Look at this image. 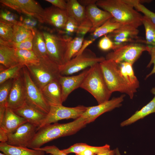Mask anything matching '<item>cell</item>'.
Listing matches in <instances>:
<instances>
[{
  "instance_id": "obj_20",
  "label": "cell",
  "mask_w": 155,
  "mask_h": 155,
  "mask_svg": "<svg viewBox=\"0 0 155 155\" xmlns=\"http://www.w3.org/2000/svg\"><path fill=\"white\" fill-rule=\"evenodd\" d=\"M44 98L51 106L62 105L61 88L59 79L52 81L41 89Z\"/></svg>"
},
{
  "instance_id": "obj_38",
  "label": "cell",
  "mask_w": 155,
  "mask_h": 155,
  "mask_svg": "<svg viewBox=\"0 0 155 155\" xmlns=\"http://www.w3.org/2000/svg\"><path fill=\"white\" fill-rule=\"evenodd\" d=\"M20 17L16 14L5 9L0 11V22L14 25L20 22Z\"/></svg>"
},
{
  "instance_id": "obj_7",
  "label": "cell",
  "mask_w": 155,
  "mask_h": 155,
  "mask_svg": "<svg viewBox=\"0 0 155 155\" xmlns=\"http://www.w3.org/2000/svg\"><path fill=\"white\" fill-rule=\"evenodd\" d=\"M145 39L130 42L124 45L106 55V59H111L117 63L127 62L133 65L143 52L147 51Z\"/></svg>"
},
{
  "instance_id": "obj_37",
  "label": "cell",
  "mask_w": 155,
  "mask_h": 155,
  "mask_svg": "<svg viewBox=\"0 0 155 155\" xmlns=\"http://www.w3.org/2000/svg\"><path fill=\"white\" fill-rule=\"evenodd\" d=\"M34 35L29 37L24 40L19 42L6 41L0 39V44L4 45L16 49L32 50Z\"/></svg>"
},
{
  "instance_id": "obj_18",
  "label": "cell",
  "mask_w": 155,
  "mask_h": 155,
  "mask_svg": "<svg viewBox=\"0 0 155 155\" xmlns=\"http://www.w3.org/2000/svg\"><path fill=\"white\" fill-rule=\"evenodd\" d=\"M13 111L27 122L37 127V129L41 127L47 115L26 102L21 107Z\"/></svg>"
},
{
  "instance_id": "obj_2",
  "label": "cell",
  "mask_w": 155,
  "mask_h": 155,
  "mask_svg": "<svg viewBox=\"0 0 155 155\" xmlns=\"http://www.w3.org/2000/svg\"><path fill=\"white\" fill-rule=\"evenodd\" d=\"M97 6L111 14L117 21L123 25L138 28L142 25L143 16L125 0H97Z\"/></svg>"
},
{
  "instance_id": "obj_17",
  "label": "cell",
  "mask_w": 155,
  "mask_h": 155,
  "mask_svg": "<svg viewBox=\"0 0 155 155\" xmlns=\"http://www.w3.org/2000/svg\"><path fill=\"white\" fill-rule=\"evenodd\" d=\"M68 17L66 10L53 6L44 9V23L55 28L59 32L63 29Z\"/></svg>"
},
{
  "instance_id": "obj_5",
  "label": "cell",
  "mask_w": 155,
  "mask_h": 155,
  "mask_svg": "<svg viewBox=\"0 0 155 155\" xmlns=\"http://www.w3.org/2000/svg\"><path fill=\"white\" fill-rule=\"evenodd\" d=\"M33 81L40 90L59 79L61 75L59 66L49 57L39 59L36 64L26 66Z\"/></svg>"
},
{
  "instance_id": "obj_40",
  "label": "cell",
  "mask_w": 155,
  "mask_h": 155,
  "mask_svg": "<svg viewBox=\"0 0 155 155\" xmlns=\"http://www.w3.org/2000/svg\"><path fill=\"white\" fill-rule=\"evenodd\" d=\"M13 25L0 22V39L12 41L13 37Z\"/></svg>"
},
{
  "instance_id": "obj_15",
  "label": "cell",
  "mask_w": 155,
  "mask_h": 155,
  "mask_svg": "<svg viewBox=\"0 0 155 155\" xmlns=\"http://www.w3.org/2000/svg\"><path fill=\"white\" fill-rule=\"evenodd\" d=\"M26 102V88L22 69L19 75L13 79L8 97L7 108L14 111L22 107Z\"/></svg>"
},
{
  "instance_id": "obj_54",
  "label": "cell",
  "mask_w": 155,
  "mask_h": 155,
  "mask_svg": "<svg viewBox=\"0 0 155 155\" xmlns=\"http://www.w3.org/2000/svg\"><path fill=\"white\" fill-rule=\"evenodd\" d=\"M49 155H53L51 154H49Z\"/></svg>"
},
{
  "instance_id": "obj_3",
  "label": "cell",
  "mask_w": 155,
  "mask_h": 155,
  "mask_svg": "<svg viewBox=\"0 0 155 155\" xmlns=\"http://www.w3.org/2000/svg\"><path fill=\"white\" fill-rule=\"evenodd\" d=\"M80 88L92 94L98 104L109 100L112 94L105 80L99 63L89 68Z\"/></svg>"
},
{
  "instance_id": "obj_47",
  "label": "cell",
  "mask_w": 155,
  "mask_h": 155,
  "mask_svg": "<svg viewBox=\"0 0 155 155\" xmlns=\"http://www.w3.org/2000/svg\"><path fill=\"white\" fill-rule=\"evenodd\" d=\"M94 41L90 38L89 39L84 40L81 49L77 54L76 56L81 54L85 49H87V47L92 43Z\"/></svg>"
},
{
  "instance_id": "obj_19",
  "label": "cell",
  "mask_w": 155,
  "mask_h": 155,
  "mask_svg": "<svg viewBox=\"0 0 155 155\" xmlns=\"http://www.w3.org/2000/svg\"><path fill=\"white\" fill-rule=\"evenodd\" d=\"M85 9L86 17L92 24V27L90 32L91 33L113 17L108 12L99 8L96 3L86 7Z\"/></svg>"
},
{
  "instance_id": "obj_42",
  "label": "cell",
  "mask_w": 155,
  "mask_h": 155,
  "mask_svg": "<svg viewBox=\"0 0 155 155\" xmlns=\"http://www.w3.org/2000/svg\"><path fill=\"white\" fill-rule=\"evenodd\" d=\"M98 46L101 50L106 51L111 49L113 50V44L109 37L107 35H105L99 41Z\"/></svg>"
},
{
  "instance_id": "obj_41",
  "label": "cell",
  "mask_w": 155,
  "mask_h": 155,
  "mask_svg": "<svg viewBox=\"0 0 155 155\" xmlns=\"http://www.w3.org/2000/svg\"><path fill=\"white\" fill-rule=\"evenodd\" d=\"M78 26L77 23L72 18L68 17L63 30L59 31L60 34H64L69 36L71 34L76 33Z\"/></svg>"
},
{
  "instance_id": "obj_35",
  "label": "cell",
  "mask_w": 155,
  "mask_h": 155,
  "mask_svg": "<svg viewBox=\"0 0 155 155\" xmlns=\"http://www.w3.org/2000/svg\"><path fill=\"white\" fill-rule=\"evenodd\" d=\"M125 1L133 6L137 11L143 13L144 16L155 25V13L148 9L141 3L140 0H125Z\"/></svg>"
},
{
  "instance_id": "obj_53",
  "label": "cell",
  "mask_w": 155,
  "mask_h": 155,
  "mask_svg": "<svg viewBox=\"0 0 155 155\" xmlns=\"http://www.w3.org/2000/svg\"><path fill=\"white\" fill-rule=\"evenodd\" d=\"M0 155H7L3 153H0Z\"/></svg>"
},
{
  "instance_id": "obj_49",
  "label": "cell",
  "mask_w": 155,
  "mask_h": 155,
  "mask_svg": "<svg viewBox=\"0 0 155 155\" xmlns=\"http://www.w3.org/2000/svg\"><path fill=\"white\" fill-rule=\"evenodd\" d=\"M97 0H80L78 1L82 6L85 7L91 4L96 3Z\"/></svg>"
},
{
  "instance_id": "obj_10",
  "label": "cell",
  "mask_w": 155,
  "mask_h": 155,
  "mask_svg": "<svg viewBox=\"0 0 155 155\" xmlns=\"http://www.w3.org/2000/svg\"><path fill=\"white\" fill-rule=\"evenodd\" d=\"M3 5L18 12L32 16L39 22L44 23V9L34 0H0Z\"/></svg>"
},
{
  "instance_id": "obj_45",
  "label": "cell",
  "mask_w": 155,
  "mask_h": 155,
  "mask_svg": "<svg viewBox=\"0 0 155 155\" xmlns=\"http://www.w3.org/2000/svg\"><path fill=\"white\" fill-rule=\"evenodd\" d=\"M147 51L151 56V59L147 65V67L149 68L152 64H154V66L151 71L146 75V79L153 74L155 73V46L147 45Z\"/></svg>"
},
{
  "instance_id": "obj_32",
  "label": "cell",
  "mask_w": 155,
  "mask_h": 155,
  "mask_svg": "<svg viewBox=\"0 0 155 155\" xmlns=\"http://www.w3.org/2000/svg\"><path fill=\"white\" fill-rule=\"evenodd\" d=\"M16 53L20 64L25 66L36 64L39 59L32 50L16 49Z\"/></svg>"
},
{
  "instance_id": "obj_52",
  "label": "cell",
  "mask_w": 155,
  "mask_h": 155,
  "mask_svg": "<svg viewBox=\"0 0 155 155\" xmlns=\"http://www.w3.org/2000/svg\"><path fill=\"white\" fill-rule=\"evenodd\" d=\"M115 149V155H121L120 152L118 148H117Z\"/></svg>"
},
{
  "instance_id": "obj_39",
  "label": "cell",
  "mask_w": 155,
  "mask_h": 155,
  "mask_svg": "<svg viewBox=\"0 0 155 155\" xmlns=\"http://www.w3.org/2000/svg\"><path fill=\"white\" fill-rule=\"evenodd\" d=\"M25 15L24 16L20 17V22L18 24L31 30L34 34L37 30L36 27L38 25V22H39L32 16Z\"/></svg>"
},
{
  "instance_id": "obj_23",
  "label": "cell",
  "mask_w": 155,
  "mask_h": 155,
  "mask_svg": "<svg viewBox=\"0 0 155 155\" xmlns=\"http://www.w3.org/2000/svg\"><path fill=\"white\" fill-rule=\"evenodd\" d=\"M66 11L67 16L78 24V26L87 19L85 7L82 5L77 0L67 1Z\"/></svg>"
},
{
  "instance_id": "obj_16",
  "label": "cell",
  "mask_w": 155,
  "mask_h": 155,
  "mask_svg": "<svg viewBox=\"0 0 155 155\" xmlns=\"http://www.w3.org/2000/svg\"><path fill=\"white\" fill-rule=\"evenodd\" d=\"M89 68L84 70L77 75L70 76L61 75L60 76L59 80L61 88L63 102L65 101L72 92L78 88L80 87L88 72Z\"/></svg>"
},
{
  "instance_id": "obj_46",
  "label": "cell",
  "mask_w": 155,
  "mask_h": 155,
  "mask_svg": "<svg viewBox=\"0 0 155 155\" xmlns=\"http://www.w3.org/2000/svg\"><path fill=\"white\" fill-rule=\"evenodd\" d=\"M51 3L53 6L61 9L66 10L67 2V1L64 0H46Z\"/></svg>"
},
{
  "instance_id": "obj_31",
  "label": "cell",
  "mask_w": 155,
  "mask_h": 155,
  "mask_svg": "<svg viewBox=\"0 0 155 155\" xmlns=\"http://www.w3.org/2000/svg\"><path fill=\"white\" fill-rule=\"evenodd\" d=\"M13 79L8 80L0 84V121L2 120L7 108V100Z\"/></svg>"
},
{
  "instance_id": "obj_12",
  "label": "cell",
  "mask_w": 155,
  "mask_h": 155,
  "mask_svg": "<svg viewBox=\"0 0 155 155\" xmlns=\"http://www.w3.org/2000/svg\"><path fill=\"white\" fill-rule=\"evenodd\" d=\"M139 33L138 28L123 25L107 35L113 43V51L129 43L142 39L138 36Z\"/></svg>"
},
{
  "instance_id": "obj_25",
  "label": "cell",
  "mask_w": 155,
  "mask_h": 155,
  "mask_svg": "<svg viewBox=\"0 0 155 155\" xmlns=\"http://www.w3.org/2000/svg\"><path fill=\"white\" fill-rule=\"evenodd\" d=\"M0 63L5 68L20 64L16 49L0 44Z\"/></svg>"
},
{
  "instance_id": "obj_48",
  "label": "cell",
  "mask_w": 155,
  "mask_h": 155,
  "mask_svg": "<svg viewBox=\"0 0 155 155\" xmlns=\"http://www.w3.org/2000/svg\"><path fill=\"white\" fill-rule=\"evenodd\" d=\"M8 139V135L4 131L0 128V142L7 143Z\"/></svg>"
},
{
  "instance_id": "obj_21",
  "label": "cell",
  "mask_w": 155,
  "mask_h": 155,
  "mask_svg": "<svg viewBox=\"0 0 155 155\" xmlns=\"http://www.w3.org/2000/svg\"><path fill=\"white\" fill-rule=\"evenodd\" d=\"M26 122L24 118L16 114L12 110L7 108L3 119L0 121V128L8 134L14 132Z\"/></svg>"
},
{
  "instance_id": "obj_11",
  "label": "cell",
  "mask_w": 155,
  "mask_h": 155,
  "mask_svg": "<svg viewBox=\"0 0 155 155\" xmlns=\"http://www.w3.org/2000/svg\"><path fill=\"white\" fill-rule=\"evenodd\" d=\"M87 108L83 105L74 107H66L62 105L51 106L49 113L40 128L47 124L57 123L60 120L69 119L75 120L82 115Z\"/></svg>"
},
{
  "instance_id": "obj_8",
  "label": "cell",
  "mask_w": 155,
  "mask_h": 155,
  "mask_svg": "<svg viewBox=\"0 0 155 155\" xmlns=\"http://www.w3.org/2000/svg\"><path fill=\"white\" fill-rule=\"evenodd\" d=\"M105 59L103 57H97L92 50L87 48L80 54L59 66L60 73L65 76L72 75Z\"/></svg>"
},
{
  "instance_id": "obj_28",
  "label": "cell",
  "mask_w": 155,
  "mask_h": 155,
  "mask_svg": "<svg viewBox=\"0 0 155 155\" xmlns=\"http://www.w3.org/2000/svg\"><path fill=\"white\" fill-rule=\"evenodd\" d=\"M32 50L39 59L49 57L44 36L42 32L38 30L34 34Z\"/></svg>"
},
{
  "instance_id": "obj_26",
  "label": "cell",
  "mask_w": 155,
  "mask_h": 155,
  "mask_svg": "<svg viewBox=\"0 0 155 155\" xmlns=\"http://www.w3.org/2000/svg\"><path fill=\"white\" fill-rule=\"evenodd\" d=\"M87 150H92L98 154L108 151L111 149L110 146L108 144L101 146H94L81 143L75 144L68 148L61 150L64 153L67 154L71 153L76 154Z\"/></svg>"
},
{
  "instance_id": "obj_36",
  "label": "cell",
  "mask_w": 155,
  "mask_h": 155,
  "mask_svg": "<svg viewBox=\"0 0 155 155\" xmlns=\"http://www.w3.org/2000/svg\"><path fill=\"white\" fill-rule=\"evenodd\" d=\"M13 28V37L12 42H20L31 36L34 35L32 31L19 24L14 25Z\"/></svg>"
},
{
  "instance_id": "obj_50",
  "label": "cell",
  "mask_w": 155,
  "mask_h": 155,
  "mask_svg": "<svg viewBox=\"0 0 155 155\" xmlns=\"http://www.w3.org/2000/svg\"><path fill=\"white\" fill-rule=\"evenodd\" d=\"M76 155H96L94 152L91 150H87L84 151L78 154H75Z\"/></svg>"
},
{
  "instance_id": "obj_4",
  "label": "cell",
  "mask_w": 155,
  "mask_h": 155,
  "mask_svg": "<svg viewBox=\"0 0 155 155\" xmlns=\"http://www.w3.org/2000/svg\"><path fill=\"white\" fill-rule=\"evenodd\" d=\"M108 88L112 93L119 92L127 94L131 99L137 90L133 88L121 75L118 64L111 59H106L99 63Z\"/></svg>"
},
{
  "instance_id": "obj_51",
  "label": "cell",
  "mask_w": 155,
  "mask_h": 155,
  "mask_svg": "<svg viewBox=\"0 0 155 155\" xmlns=\"http://www.w3.org/2000/svg\"><path fill=\"white\" fill-rule=\"evenodd\" d=\"M115 149L110 150L107 152L102 153L96 155H115Z\"/></svg>"
},
{
  "instance_id": "obj_29",
  "label": "cell",
  "mask_w": 155,
  "mask_h": 155,
  "mask_svg": "<svg viewBox=\"0 0 155 155\" xmlns=\"http://www.w3.org/2000/svg\"><path fill=\"white\" fill-rule=\"evenodd\" d=\"M118 64L122 75L133 88L137 90L139 87L140 83L135 75L133 65L127 62Z\"/></svg>"
},
{
  "instance_id": "obj_22",
  "label": "cell",
  "mask_w": 155,
  "mask_h": 155,
  "mask_svg": "<svg viewBox=\"0 0 155 155\" xmlns=\"http://www.w3.org/2000/svg\"><path fill=\"white\" fill-rule=\"evenodd\" d=\"M151 91L154 95L152 100L141 109L136 111L128 119L122 122L120 124L121 127L130 125L150 114L155 113V87L153 88Z\"/></svg>"
},
{
  "instance_id": "obj_1",
  "label": "cell",
  "mask_w": 155,
  "mask_h": 155,
  "mask_svg": "<svg viewBox=\"0 0 155 155\" xmlns=\"http://www.w3.org/2000/svg\"><path fill=\"white\" fill-rule=\"evenodd\" d=\"M87 124L82 117L71 122L64 123H57L44 125L37 129L28 147L36 149L55 139L73 135Z\"/></svg>"
},
{
  "instance_id": "obj_6",
  "label": "cell",
  "mask_w": 155,
  "mask_h": 155,
  "mask_svg": "<svg viewBox=\"0 0 155 155\" xmlns=\"http://www.w3.org/2000/svg\"><path fill=\"white\" fill-rule=\"evenodd\" d=\"M46 43L49 58L59 66L65 63V57L69 41L72 38L66 35L41 31Z\"/></svg>"
},
{
  "instance_id": "obj_33",
  "label": "cell",
  "mask_w": 155,
  "mask_h": 155,
  "mask_svg": "<svg viewBox=\"0 0 155 155\" xmlns=\"http://www.w3.org/2000/svg\"><path fill=\"white\" fill-rule=\"evenodd\" d=\"M24 66H25L20 64L0 70V84L8 80L13 79L17 77Z\"/></svg>"
},
{
  "instance_id": "obj_14",
  "label": "cell",
  "mask_w": 155,
  "mask_h": 155,
  "mask_svg": "<svg viewBox=\"0 0 155 155\" xmlns=\"http://www.w3.org/2000/svg\"><path fill=\"white\" fill-rule=\"evenodd\" d=\"M125 95L123 94L117 97L95 106L87 107V109L81 116L87 124L94 121L99 116L106 112L122 106Z\"/></svg>"
},
{
  "instance_id": "obj_27",
  "label": "cell",
  "mask_w": 155,
  "mask_h": 155,
  "mask_svg": "<svg viewBox=\"0 0 155 155\" xmlns=\"http://www.w3.org/2000/svg\"><path fill=\"white\" fill-rule=\"evenodd\" d=\"M123 25L116 21L112 17L91 33L90 38L94 41L101 36L113 32Z\"/></svg>"
},
{
  "instance_id": "obj_30",
  "label": "cell",
  "mask_w": 155,
  "mask_h": 155,
  "mask_svg": "<svg viewBox=\"0 0 155 155\" xmlns=\"http://www.w3.org/2000/svg\"><path fill=\"white\" fill-rule=\"evenodd\" d=\"M84 36H77L68 42L65 57V63L75 57L79 52L84 40Z\"/></svg>"
},
{
  "instance_id": "obj_34",
  "label": "cell",
  "mask_w": 155,
  "mask_h": 155,
  "mask_svg": "<svg viewBox=\"0 0 155 155\" xmlns=\"http://www.w3.org/2000/svg\"><path fill=\"white\" fill-rule=\"evenodd\" d=\"M142 23L145 30L146 44L155 46V25L144 16H143Z\"/></svg>"
},
{
  "instance_id": "obj_44",
  "label": "cell",
  "mask_w": 155,
  "mask_h": 155,
  "mask_svg": "<svg viewBox=\"0 0 155 155\" xmlns=\"http://www.w3.org/2000/svg\"><path fill=\"white\" fill-rule=\"evenodd\" d=\"M35 149L42 151L46 153L53 155H67L63 152L61 150L55 145L46 146Z\"/></svg>"
},
{
  "instance_id": "obj_24",
  "label": "cell",
  "mask_w": 155,
  "mask_h": 155,
  "mask_svg": "<svg viewBox=\"0 0 155 155\" xmlns=\"http://www.w3.org/2000/svg\"><path fill=\"white\" fill-rule=\"evenodd\" d=\"M0 150L7 155H44L43 151L27 147L13 146L7 143H0Z\"/></svg>"
},
{
  "instance_id": "obj_43",
  "label": "cell",
  "mask_w": 155,
  "mask_h": 155,
  "mask_svg": "<svg viewBox=\"0 0 155 155\" xmlns=\"http://www.w3.org/2000/svg\"><path fill=\"white\" fill-rule=\"evenodd\" d=\"M92 27V24L87 18L84 22L78 26L76 33L78 36H84L88 32H90Z\"/></svg>"
},
{
  "instance_id": "obj_9",
  "label": "cell",
  "mask_w": 155,
  "mask_h": 155,
  "mask_svg": "<svg viewBox=\"0 0 155 155\" xmlns=\"http://www.w3.org/2000/svg\"><path fill=\"white\" fill-rule=\"evenodd\" d=\"M22 71L26 88V102L47 114L50 106L44 98L41 90L33 81L26 66L22 68Z\"/></svg>"
},
{
  "instance_id": "obj_13",
  "label": "cell",
  "mask_w": 155,
  "mask_h": 155,
  "mask_svg": "<svg viewBox=\"0 0 155 155\" xmlns=\"http://www.w3.org/2000/svg\"><path fill=\"white\" fill-rule=\"evenodd\" d=\"M37 128L33 125L26 122L13 133L8 134L7 143L13 146L28 147L37 131Z\"/></svg>"
}]
</instances>
